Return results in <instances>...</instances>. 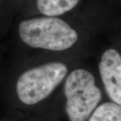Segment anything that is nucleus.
<instances>
[{
    "label": "nucleus",
    "instance_id": "nucleus-6",
    "mask_svg": "<svg viewBox=\"0 0 121 121\" xmlns=\"http://www.w3.org/2000/svg\"><path fill=\"white\" fill-rule=\"evenodd\" d=\"M88 121H121L120 105L108 101L96 107Z\"/></svg>",
    "mask_w": 121,
    "mask_h": 121
},
{
    "label": "nucleus",
    "instance_id": "nucleus-1",
    "mask_svg": "<svg viewBox=\"0 0 121 121\" xmlns=\"http://www.w3.org/2000/svg\"><path fill=\"white\" fill-rule=\"evenodd\" d=\"M19 35L21 40L31 47L53 51L69 49L78 40L76 30L56 17L23 21L19 25Z\"/></svg>",
    "mask_w": 121,
    "mask_h": 121
},
{
    "label": "nucleus",
    "instance_id": "nucleus-3",
    "mask_svg": "<svg viewBox=\"0 0 121 121\" xmlns=\"http://www.w3.org/2000/svg\"><path fill=\"white\" fill-rule=\"evenodd\" d=\"M68 73V68L60 62H51L25 72L17 82V94L28 105L47 98Z\"/></svg>",
    "mask_w": 121,
    "mask_h": 121
},
{
    "label": "nucleus",
    "instance_id": "nucleus-5",
    "mask_svg": "<svg viewBox=\"0 0 121 121\" xmlns=\"http://www.w3.org/2000/svg\"><path fill=\"white\" fill-rule=\"evenodd\" d=\"M79 0H37V6L41 13L47 17H56L70 11Z\"/></svg>",
    "mask_w": 121,
    "mask_h": 121
},
{
    "label": "nucleus",
    "instance_id": "nucleus-2",
    "mask_svg": "<svg viewBox=\"0 0 121 121\" xmlns=\"http://www.w3.org/2000/svg\"><path fill=\"white\" fill-rule=\"evenodd\" d=\"M64 92L66 112L71 121H86L101 99L94 77L86 69L74 70L68 76Z\"/></svg>",
    "mask_w": 121,
    "mask_h": 121
},
{
    "label": "nucleus",
    "instance_id": "nucleus-4",
    "mask_svg": "<svg viewBox=\"0 0 121 121\" xmlns=\"http://www.w3.org/2000/svg\"><path fill=\"white\" fill-rule=\"evenodd\" d=\"M99 72L105 91L113 102L121 104V56L117 50L109 49L103 53Z\"/></svg>",
    "mask_w": 121,
    "mask_h": 121
}]
</instances>
